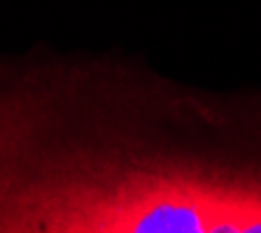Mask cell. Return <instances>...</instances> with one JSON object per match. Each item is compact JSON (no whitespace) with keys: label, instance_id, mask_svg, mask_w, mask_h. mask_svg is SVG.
<instances>
[{"label":"cell","instance_id":"1","mask_svg":"<svg viewBox=\"0 0 261 233\" xmlns=\"http://www.w3.org/2000/svg\"><path fill=\"white\" fill-rule=\"evenodd\" d=\"M240 233H261V208H256L250 217H247V222L243 224V231Z\"/></svg>","mask_w":261,"mask_h":233}]
</instances>
